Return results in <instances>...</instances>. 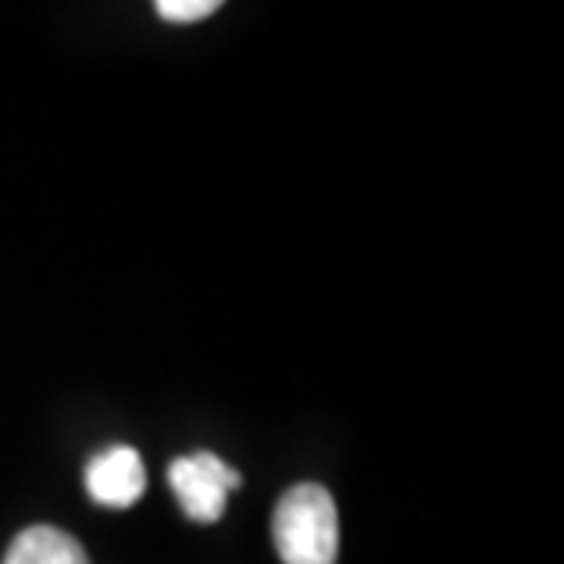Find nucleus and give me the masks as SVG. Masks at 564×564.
I'll return each mask as SVG.
<instances>
[{"label": "nucleus", "instance_id": "f257e3e1", "mask_svg": "<svg viewBox=\"0 0 564 564\" xmlns=\"http://www.w3.org/2000/svg\"><path fill=\"white\" fill-rule=\"evenodd\" d=\"M273 545L285 564H336L339 514L329 489L299 484L273 508Z\"/></svg>", "mask_w": 564, "mask_h": 564}, {"label": "nucleus", "instance_id": "f03ea898", "mask_svg": "<svg viewBox=\"0 0 564 564\" xmlns=\"http://www.w3.org/2000/svg\"><path fill=\"white\" fill-rule=\"evenodd\" d=\"M173 496L182 511L198 524H217L226 511L229 489L242 486V474L217 458L214 452H195L188 458H176L166 470Z\"/></svg>", "mask_w": 564, "mask_h": 564}, {"label": "nucleus", "instance_id": "7ed1b4c3", "mask_svg": "<svg viewBox=\"0 0 564 564\" xmlns=\"http://www.w3.org/2000/svg\"><path fill=\"white\" fill-rule=\"evenodd\" d=\"M88 496L104 508H132L144 496V464L132 445H110L85 467Z\"/></svg>", "mask_w": 564, "mask_h": 564}, {"label": "nucleus", "instance_id": "20e7f679", "mask_svg": "<svg viewBox=\"0 0 564 564\" xmlns=\"http://www.w3.org/2000/svg\"><path fill=\"white\" fill-rule=\"evenodd\" d=\"M3 564H91L76 536L51 524L22 530L7 549Z\"/></svg>", "mask_w": 564, "mask_h": 564}, {"label": "nucleus", "instance_id": "39448f33", "mask_svg": "<svg viewBox=\"0 0 564 564\" xmlns=\"http://www.w3.org/2000/svg\"><path fill=\"white\" fill-rule=\"evenodd\" d=\"M158 17L166 22H202L207 20L210 13L220 10V0H158L154 3Z\"/></svg>", "mask_w": 564, "mask_h": 564}]
</instances>
